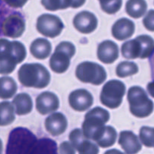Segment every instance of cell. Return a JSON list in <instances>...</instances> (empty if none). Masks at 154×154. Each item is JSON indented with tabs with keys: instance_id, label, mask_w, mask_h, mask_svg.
<instances>
[{
	"instance_id": "cell-1",
	"label": "cell",
	"mask_w": 154,
	"mask_h": 154,
	"mask_svg": "<svg viewBox=\"0 0 154 154\" xmlns=\"http://www.w3.org/2000/svg\"><path fill=\"white\" fill-rule=\"evenodd\" d=\"M26 57L23 44L17 41L0 38V74L8 75L14 72L17 65L22 63Z\"/></svg>"
},
{
	"instance_id": "cell-2",
	"label": "cell",
	"mask_w": 154,
	"mask_h": 154,
	"mask_svg": "<svg viewBox=\"0 0 154 154\" xmlns=\"http://www.w3.org/2000/svg\"><path fill=\"white\" fill-rule=\"evenodd\" d=\"M18 79L26 87L43 89L51 81V74L40 63H25L18 71Z\"/></svg>"
},
{
	"instance_id": "cell-3",
	"label": "cell",
	"mask_w": 154,
	"mask_h": 154,
	"mask_svg": "<svg viewBox=\"0 0 154 154\" xmlns=\"http://www.w3.org/2000/svg\"><path fill=\"white\" fill-rule=\"evenodd\" d=\"M37 141L35 135L26 128L17 127L10 132L6 154H29Z\"/></svg>"
},
{
	"instance_id": "cell-4",
	"label": "cell",
	"mask_w": 154,
	"mask_h": 154,
	"mask_svg": "<svg viewBox=\"0 0 154 154\" xmlns=\"http://www.w3.org/2000/svg\"><path fill=\"white\" fill-rule=\"evenodd\" d=\"M109 119V112L101 107H96L88 111L82 124V132L85 138L96 141Z\"/></svg>"
},
{
	"instance_id": "cell-5",
	"label": "cell",
	"mask_w": 154,
	"mask_h": 154,
	"mask_svg": "<svg viewBox=\"0 0 154 154\" xmlns=\"http://www.w3.org/2000/svg\"><path fill=\"white\" fill-rule=\"evenodd\" d=\"M127 99L130 112L135 117L144 118L153 113V101L149 99L147 93L142 87L134 86L129 88Z\"/></svg>"
},
{
	"instance_id": "cell-6",
	"label": "cell",
	"mask_w": 154,
	"mask_h": 154,
	"mask_svg": "<svg viewBox=\"0 0 154 154\" xmlns=\"http://www.w3.org/2000/svg\"><path fill=\"white\" fill-rule=\"evenodd\" d=\"M76 53V48L69 42H62L56 48L50 59V67L53 72L58 74L66 72L69 69L71 58Z\"/></svg>"
},
{
	"instance_id": "cell-7",
	"label": "cell",
	"mask_w": 154,
	"mask_h": 154,
	"mask_svg": "<svg viewBox=\"0 0 154 154\" xmlns=\"http://www.w3.org/2000/svg\"><path fill=\"white\" fill-rule=\"evenodd\" d=\"M75 75L81 82L96 86L105 82L107 78L106 71L102 66L88 61L83 62L77 66Z\"/></svg>"
},
{
	"instance_id": "cell-8",
	"label": "cell",
	"mask_w": 154,
	"mask_h": 154,
	"mask_svg": "<svg viewBox=\"0 0 154 154\" xmlns=\"http://www.w3.org/2000/svg\"><path fill=\"white\" fill-rule=\"evenodd\" d=\"M126 93V85L118 80H111L102 87L100 101L105 106L115 109L120 106Z\"/></svg>"
},
{
	"instance_id": "cell-9",
	"label": "cell",
	"mask_w": 154,
	"mask_h": 154,
	"mask_svg": "<svg viewBox=\"0 0 154 154\" xmlns=\"http://www.w3.org/2000/svg\"><path fill=\"white\" fill-rule=\"evenodd\" d=\"M38 32L48 38H55L61 34L64 24L59 17L50 14H44L38 17L36 23Z\"/></svg>"
},
{
	"instance_id": "cell-10",
	"label": "cell",
	"mask_w": 154,
	"mask_h": 154,
	"mask_svg": "<svg viewBox=\"0 0 154 154\" xmlns=\"http://www.w3.org/2000/svg\"><path fill=\"white\" fill-rule=\"evenodd\" d=\"M69 138L71 144L79 154H99V147L85 138L81 129H73Z\"/></svg>"
},
{
	"instance_id": "cell-11",
	"label": "cell",
	"mask_w": 154,
	"mask_h": 154,
	"mask_svg": "<svg viewBox=\"0 0 154 154\" xmlns=\"http://www.w3.org/2000/svg\"><path fill=\"white\" fill-rule=\"evenodd\" d=\"M26 24L23 18L19 14H14L8 17L2 24V30L4 35L17 38L23 34Z\"/></svg>"
},
{
	"instance_id": "cell-12",
	"label": "cell",
	"mask_w": 154,
	"mask_h": 154,
	"mask_svg": "<svg viewBox=\"0 0 154 154\" xmlns=\"http://www.w3.org/2000/svg\"><path fill=\"white\" fill-rule=\"evenodd\" d=\"M69 103L71 108L77 111H84L93 104V95L85 89H78L70 93Z\"/></svg>"
},
{
	"instance_id": "cell-13",
	"label": "cell",
	"mask_w": 154,
	"mask_h": 154,
	"mask_svg": "<svg viewBox=\"0 0 154 154\" xmlns=\"http://www.w3.org/2000/svg\"><path fill=\"white\" fill-rule=\"evenodd\" d=\"M73 25L75 28L83 34H90L94 32L98 26L96 15L88 11H82L74 17Z\"/></svg>"
},
{
	"instance_id": "cell-14",
	"label": "cell",
	"mask_w": 154,
	"mask_h": 154,
	"mask_svg": "<svg viewBox=\"0 0 154 154\" xmlns=\"http://www.w3.org/2000/svg\"><path fill=\"white\" fill-rule=\"evenodd\" d=\"M35 105L37 111L42 115H46L60 108V100L55 93L43 92L36 98Z\"/></svg>"
},
{
	"instance_id": "cell-15",
	"label": "cell",
	"mask_w": 154,
	"mask_h": 154,
	"mask_svg": "<svg viewBox=\"0 0 154 154\" xmlns=\"http://www.w3.org/2000/svg\"><path fill=\"white\" fill-rule=\"evenodd\" d=\"M45 129L53 136H58L66 132L68 121L66 116L61 112L53 113L45 122Z\"/></svg>"
},
{
	"instance_id": "cell-16",
	"label": "cell",
	"mask_w": 154,
	"mask_h": 154,
	"mask_svg": "<svg viewBox=\"0 0 154 154\" xmlns=\"http://www.w3.org/2000/svg\"><path fill=\"white\" fill-rule=\"evenodd\" d=\"M97 57L102 63L111 64L119 57L118 46L111 40L104 41L98 47Z\"/></svg>"
},
{
	"instance_id": "cell-17",
	"label": "cell",
	"mask_w": 154,
	"mask_h": 154,
	"mask_svg": "<svg viewBox=\"0 0 154 154\" xmlns=\"http://www.w3.org/2000/svg\"><path fill=\"white\" fill-rule=\"evenodd\" d=\"M135 29V26L133 21L123 17L114 23L111 29V32L114 38L118 41H124L132 37Z\"/></svg>"
},
{
	"instance_id": "cell-18",
	"label": "cell",
	"mask_w": 154,
	"mask_h": 154,
	"mask_svg": "<svg viewBox=\"0 0 154 154\" xmlns=\"http://www.w3.org/2000/svg\"><path fill=\"white\" fill-rule=\"evenodd\" d=\"M118 143L127 154H136L142 148L138 136L132 131H122L120 133Z\"/></svg>"
},
{
	"instance_id": "cell-19",
	"label": "cell",
	"mask_w": 154,
	"mask_h": 154,
	"mask_svg": "<svg viewBox=\"0 0 154 154\" xmlns=\"http://www.w3.org/2000/svg\"><path fill=\"white\" fill-rule=\"evenodd\" d=\"M52 51L51 42L46 38H38L32 42L30 45V52L35 58L38 60H45L48 58Z\"/></svg>"
},
{
	"instance_id": "cell-20",
	"label": "cell",
	"mask_w": 154,
	"mask_h": 154,
	"mask_svg": "<svg viewBox=\"0 0 154 154\" xmlns=\"http://www.w3.org/2000/svg\"><path fill=\"white\" fill-rule=\"evenodd\" d=\"M122 56L126 59H141L142 56V46L139 37L124 42L121 47Z\"/></svg>"
},
{
	"instance_id": "cell-21",
	"label": "cell",
	"mask_w": 154,
	"mask_h": 154,
	"mask_svg": "<svg viewBox=\"0 0 154 154\" xmlns=\"http://www.w3.org/2000/svg\"><path fill=\"white\" fill-rule=\"evenodd\" d=\"M12 103L14 105L15 111L17 115H26L29 114L32 110V100L31 96L27 93H23L16 95Z\"/></svg>"
},
{
	"instance_id": "cell-22",
	"label": "cell",
	"mask_w": 154,
	"mask_h": 154,
	"mask_svg": "<svg viewBox=\"0 0 154 154\" xmlns=\"http://www.w3.org/2000/svg\"><path fill=\"white\" fill-rule=\"evenodd\" d=\"M29 154H58L55 141L48 138L37 139Z\"/></svg>"
},
{
	"instance_id": "cell-23",
	"label": "cell",
	"mask_w": 154,
	"mask_h": 154,
	"mask_svg": "<svg viewBox=\"0 0 154 154\" xmlns=\"http://www.w3.org/2000/svg\"><path fill=\"white\" fill-rule=\"evenodd\" d=\"M117 138V133L116 129L111 126H105L96 142L100 147L107 148L115 144Z\"/></svg>"
},
{
	"instance_id": "cell-24",
	"label": "cell",
	"mask_w": 154,
	"mask_h": 154,
	"mask_svg": "<svg viewBox=\"0 0 154 154\" xmlns=\"http://www.w3.org/2000/svg\"><path fill=\"white\" fill-rule=\"evenodd\" d=\"M147 9V4L145 0H128L126 4V13L135 19L144 16Z\"/></svg>"
},
{
	"instance_id": "cell-25",
	"label": "cell",
	"mask_w": 154,
	"mask_h": 154,
	"mask_svg": "<svg viewBox=\"0 0 154 154\" xmlns=\"http://www.w3.org/2000/svg\"><path fill=\"white\" fill-rule=\"evenodd\" d=\"M17 90V85L11 77L0 78V99H8L13 97Z\"/></svg>"
},
{
	"instance_id": "cell-26",
	"label": "cell",
	"mask_w": 154,
	"mask_h": 154,
	"mask_svg": "<svg viewBox=\"0 0 154 154\" xmlns=\"http://www.w3.org/2000/svg\"><path fill=\"white\" fill-rule=\"evenodd\" d=\"M15 120L14 109L9 102H0V126H6Z\"/></svg>"
},
{
	"instance_id": "cell-27",
	"label": "cell",
	"mask_w": 154,
	"mask_h": 154,
	"mask_svg": "<svg viewBox=\"0 0 154 154\" xmlns=\"http://www.w3.org/2000/svg\"><path fill=\"white\" fill-rule=\"evenodd\" d=\"M138 72V66L133 62L125 61L120 63L116 69V74L120 78H126L136 75Z\"/></svg>"
},
{
	"instance_id": "cell-28",
	"label": "cell",
	"mask_w": 154,
	"mask_h": 154,
	"mask_svg": "<svg viewBox=\"0 0 154 154\" xmlns=\"http://www.w3.org/2000/svg\"><path fill=\"white\" fill-rule=\"evenodd\" d=\"M138 37L141 40V46H142L141 59L149 58L152 55L153 51L154 42L153 38L147 35H141Z\"/></svg>"
},
{
	"instance_id": "cell-29",
	"label": "cell",
	"mask_w": 154,
	"mask_h": 154,
	"mask_svg": "<svg viewBox=\"0 0 154 154\" xmlns=\"http://www.w3.org/2000/svg\"><path fill=\"white\" fill-rule=\"evenodd\" d=\"M101 8L108 14H114L120 10L123 4L122 0H99Z\"/></svg>"
},
{
	"instance_id": "cell-30",
	"label": "cell",
	"mask_w": 154,
	"mask_h": 154,
	"mask_svg": "<svg viewBox=\"0 0 154 154\" xmlns=\"http://www.w3.org/2000/svg\"><path fill=\"white\" fill-rule=\"evenodd\" d=\"M42 5L47 10L55 11L70 7V0H42Z\"/></svg>"
},
{
	"instance_id": "cell-31",
	"label": "cell",
	"mask_w": 154,
	"mask_h": 154,
	"mask_svg": "<svg viewBox=\"0 0 154 154\" xmlns=\"http://www.w3.org/2000/svg\"><path fill=\"white\" fill-rule=\"evenodd\" d=\"M140 140L147 147H153V129L148 126H143L139 132Z\"/></svg>"
},
{
	"instance_id": "cell-32",
	"label": "cell",
	"mask_w": 154,
	"mask_h": 154,
	"mask_svg": "<svg viewBox=\"0 0 154 154\" xmlns=\"http://www.w3.org/2000/svg\"><path fill=\"white\" fill-rule=\"evenodd\" d=\"M143 23H144V27L147 29V30L150 32L153 31L154 29V11L153 9L150 10L145 17L144 18L143 20Z\"/></svg>"
},
{
	"instance_id": "cell-33",
	"label": "cell",
	"mask_w": 154,
	"mask_h": 154,
	"mask_svg": "<svg viewBox=\"0 0 154 154\" xmlns=\"http://www.w3.org/2000/svg\"><path fill=\"white\" fill-rule=\"evenodd\" d=\"M59 154H75V150L69 141H64L60 145Z\"/></svg>"
},
{
	"instance_id": "cell-34",
	"label": "cell",
	"mask_w": 154,
	"mask_h": 154,
	"mask_svg": "<svg viewBox=\"0 0 154 154\" xmlns=\"http://www.w3.org/2000/svg\"><path fill=\"white\" fill-rule=\"evenodd\" d=\"M3 1L11 7L18 8H22L28 2V0H3Z\"/></svg>"
},
{
	"instance_id": "cell-35",
	"label": "cell",
	"mask_w": 154,
	"mask_h": 154,
	"mask_svg": "<svg viewBox=\"0 0 154 154\" xmlns=\"http://www.w3.org/2000/svg\"><path fill=\"white\" fill-rule=\"evenodd\" d=\"M86 0H70V7L73 8H78L84 5Z\"/></svg>"
},
{
	"instance_id": "cell-36",
	"label": "cell",
	"mask_w": 154,
	"mask_h": 154,
	"mask_svg": "<svg viewBox=\"0 0 154 154\" xmlns=\"http://www.w3.org/2000/svg\"><path fill=\"white\" fill-rule=\"evenodd\" d=\"M104 154H125L123 152H121L120 150H117V149H111V150H108V151L105 152Z\"/></svg>"
},
{
	"instance_id": "cell-37",
	"label": "cell",
	"mask_w": 154,
	"mask_h": 154,
	"mask_svg": "<svg viewBox=\"0 0 154 154\" xmlns=\"http://www.w3.org/2000/svg\"><path fill=\"white\" fill-rule=\"evenodd\" d=\"M3 150V144H2V140L0 139V154H2Z\"/></svg>"
}]
</instances>
